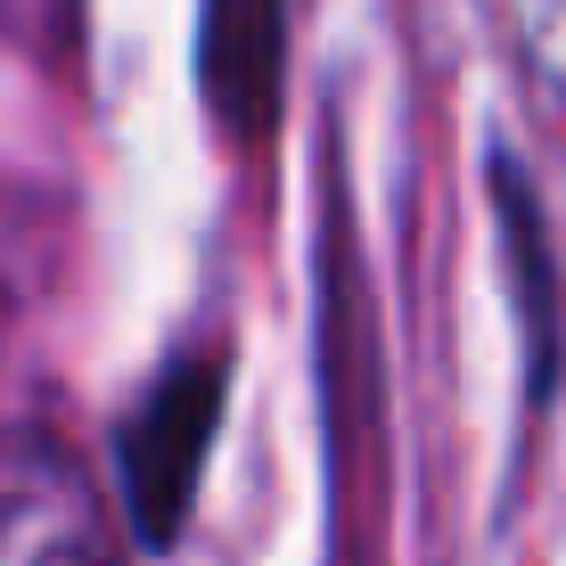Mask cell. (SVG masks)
I'll return each instance as SVG.
<instances>
[{"instance_id": "6da1fadb", "label": "cell", "mask_w": 566, "mask_h": 566, "mask_svg": "<svg viewBox=\"0 0 566 566\" xmlns=\"http://www.w3.org/2000/svg\"><path fill=\"white\" fill-rule=\"evenodd\" d=\"M0 566H115V517L74 443L0 436Z\"/></svg>"}]
</instances>
